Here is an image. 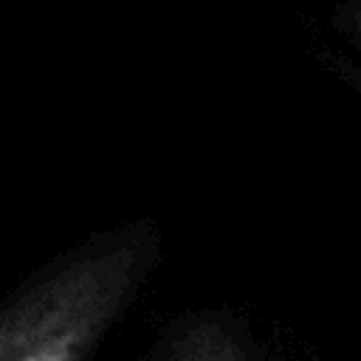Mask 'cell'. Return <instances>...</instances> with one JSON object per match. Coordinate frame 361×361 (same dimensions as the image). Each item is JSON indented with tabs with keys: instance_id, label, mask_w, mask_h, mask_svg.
<instances>
[{
	"instance_id": "1",
	"label": "cell",
	"mask_w": 361,
	"mask_h": 361,
	"mask_svg": "<svg viewBox=\"0 0 361 361\" xmlns=\"http://www.w3.org/2000/svg\"><path fill=\"white\" fill-rule=\"evenodd\" d=\"M130 254L116 251L68 268L0 324V361H76L127 279Z\"/></svg>"
}]
</instances>
